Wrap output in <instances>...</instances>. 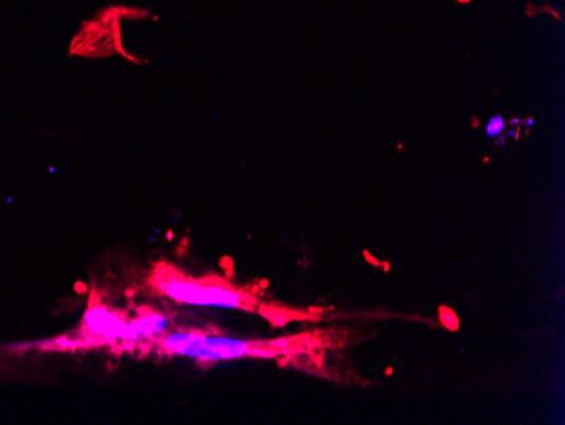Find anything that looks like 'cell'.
<instances>
[{
	"label": "cell",
	"instance_id": "2",
	"mask_svg": "<svg viewBox=\"0 0 565 425\" xmlns=\"http://www.w3.org/2000/svg\"><path fill=\"white\" fill-rule=\"evenodd\" d=\"M313 334L291 336L273 341H244L222 338L202 331H177L161 336L151 353L160 357H185L202 364L215 361L241 360V358H290L307 353L319 344Z\"/></svg>",
	"mask_w": 565,
	"mask_h": 425
},
{
	"label": "cell",
	"instance_id": "6",
	"mask_svg": "<svg viewBox=\"0 0 565 425\" xmlns=\"http://www.w3.org/2000/svg\"><path fill=\"white\" fill-rule=\"evenodd\" d=\"M460 4H468V2H471V0H459Z\"/></svg>",
	"mask_w": 565,
	"mask_h": 425
},
{
	"label": "cell",
	"instance_id": "5",
	"mask_svg": "<svg viewBox=\"0 0 565 425\" xmlns=\"http://www.w3.org/2000/svg\"><path fill=\"white\" fill-rule=\"evenodd\" d=\"M504 128H507V123H504L503 117L494 116L486 126V135L490 138H498V136L503 135Z\"/></svg>",
	"mask_w": 565,
	"mask_h": 425
},
{
	"label": "cell",
	"instance_id": "1",
	"mask_svg": "<svg viewBox=\"0 0 565 425\" xmlns=\"http://www.w3.org/2000/svg\"><path fill=\"white\" fill-rule=\"evenodd\" d=\"M148 284L154 294L170 298L177 304L258 312L275 326L308 317L301 316L297 310L265 306L258 295L249 288L237 287L217 275H209L203 278L190 277L170 263L160 262L152 266Z\"/></svg>",
	"mask_w": 565,
	"mask_h": 425
},
{
	"label": "cell",
	"instance_id": "4",
	"mask_svg": "<svg viewBox=\"0 0 565 425\" xmlns=\"http://www.w3.org/2000/svg\"><path fill=\"white\" fill-rule=\"evenodd\" d=\"M135 339L136 353L149 354L152 346L170 329V319L152 309H139L138 316L129 319Z\"/></svg>",
	"mask_w": 565,
	"mask_h": 425
},
{
	"label": "cell",
	"instance_id": "3",
	"mask_svg": "<svg viewBox=\"0 0 565 425\" xmlns=\"http://www.w3.org/2000/svg\"><path fill=\"white\" fill-rule=\"evenodd\" d=\"M38 348L44 353H85L92 349H109L114 354H136L129 317L110 307L95 288L88 295L87 309L78 328L41 342Z\"/></svg>",
	"mask_w": 565,
	"mask_h": 425
}]
</instances>
